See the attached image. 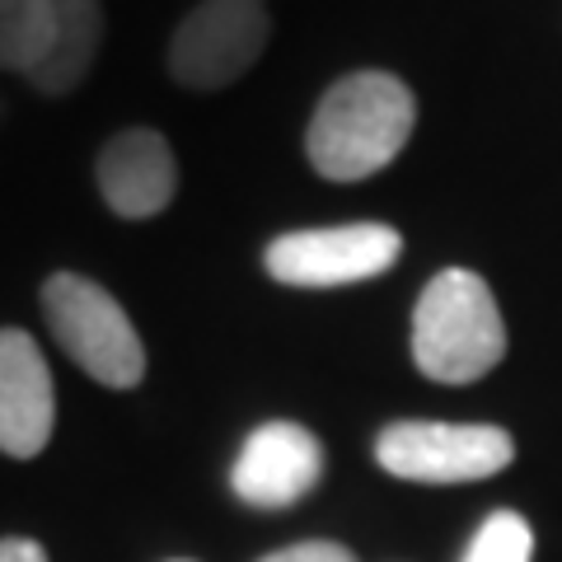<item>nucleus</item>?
<instances>
[{"mask_svg": "<svg viewBox=\"0 0 562 562\" xmlns=\"http://www.w3.org/2000/svg\"><path fill=\"white\" fill-rule=\"evenodd\" d=\"M417 127V99L390 70H357L342 76L319 99L305 132V155L314 173L333 183L371 179L398 160Z\"/></svg>", "mask_w": 562, "mask_h": 562, "instance_id": "obj_1", "label": "nucleus"}, {"mask_svg": "<svg viewBox=\"0 0 562 562\" xmlns=\"http://www.w3.org/2000/svg\"><path fill=\"white\" fill-rule=\"evenodd\" d=\"M506 357V324L492 286L469 268H446L413 310V361L436 384H473Z\"/></svg>", "mask_w": 562, "mask_h": 562, "instance_id": "obj_2", "label": "nucleus"}, {"mask_svg": "<svg viewBox=\"0 0 562 562\" xmlns=\"http://www.w3.org/2000/svg\"><path fill=\"white\" fill-rule=\"evenodd\" d=\"M43 314L52 338L90 380L109 390H132L146 375V342L109 286L80 272H52L43 281Z\"/></svg>", "mask_w": 562, "mask_h": 562, "instance_id": "obj_3", "label": "nucleus"}, {"mask_svg": "<svg viewBox=\"0 0 562 562\" xmlns=\"http://www.w3.org/2000/svg\"><path fill=\"white\" fill-rule=\"evenodd\" d=\"M375 460L403 483H479L516 460V441L483 422H390L375 436Z\"/></svg>", "mask_w": 562, "mask_h": 562, "instance_id": "obj_4", "label": "nucleus"}, {"mask_svg": "<svg viewBox=\"0 0 562 562\" xmlns=\"http://www.w3.org/2000/svg\"><path fill=\"white\" fill-rule=\"evenodd\" d=\"M403 254V235L394 225L357 221V225H324V231H291L277 235L262 254V268L281 286H351V281H371L390 272Z\"/></svg>", "mask_w": 562, "mask_h": 562, "instance_id": "obj_5", "label": "nucleus"}, {"mask_svg": "<svg viewBox=\"0 0 562 562\" xmlns=\"http://www.w3.org/2000/svg\"><path fill=\"white\" fill-rule=\"evenodd\" d=\"M268 5L262 0H202L169 43V76L188 90H225L268 47Z\"/></svg>", "mask_w": 562, "mask_h": 562, "instance_id": "obj_6", "label": "nucleus"}, {"mask_svg": "<svg viewBox=\"0 0 562 562\" xmlns=\"http://www.w3.org/2000/svg\"><path fill=\"white\" fill-rule=\"evenodd\" d=\"M324 479V446L301 422H262L235 454L231 487L244 506L286 512Z\"/></svg>", "mask_w": 562, "mask_h": 562, "instance_id": "obj_7", "label": "nucleus"}, {"mask_svg": "<svg viewBox=\"0 0 562 562\" xmlns=\"http://www.w3.org/2000/svg\"><path fill=\"white\" fill-rule=\"evenodd\" d=\"M57 427V390L38 342L24 328H0V450L10 460L43 454Z\"/></svg>", "mask_w": 562, "mask_h": 562, "instance_id": "obj_8", "label": "nucleus"}, {"mask_svg": "<svg viewBox=\"0 0 562 562\" xmlns=\"http://www.w3.org/2000/svg\"><path fill=\"white\" fill-rule=\"evenodd\" d=\"M99 192L109 211L127 221H150L179 192V160L155 127H127L99 150Z\"/></svg>", "mask_w": 562, "mask_h": 562, "instance_id": "obj_9", "label": "nucleus"}, {"mask_svg": "<svg viewBox=\"0 0 562 562\" xmlns=\"http://www.w3.org/2000/svg\"><path fill=\"white\" fill-rule=\"evenodd\" d=\"M103 5L99 0H52V33L38 66L29 70V85L38 94H70L90 76L103 47Z\"/></svg>", "mask_w": 562, "mask_h": 562, "instance_id": "obj_10", "label": "nucleus"}, {"mask_svg": "<svg viewBox=\"0 0 562 562\" xmlns=\"http://www.w3.org/2000/svg\"><path fill=\"white\" fill-rule=\"evenodd\" d=\"M52 33V0H0V70L29 76Z\"/></svg>", "mask_w": 562, "mask_h": 562, "instance_id": "obj_11", "label": "nucleus"}, {"mask_svg": "<svg viewBox=\"0 0 562 562\" xmlns=\"http://www.w3.org/2000/svg\"><path fill=\"white\" fill-rule=\"evenodd\" d=\"M460 562H535V530L516 512H492Z\"/></svg>", "mask_w": 562, "mask_h": 562, "instance_id": "obj_12", "label": "nucleus"}, {"mask_svg": "<svg viewBox=\"0 0 562 562\" xmlns=\"http://www.w3.org/2000/svg\"><path fill=\"white\" fill-rule=\"evenodd\" d=\"M258 562H357V553L342 549V543H328V539H305V543H291V549H277Z\"/></svg>", "mask_w": 562, "mask_h": 562, "instance_id": "obj_13", "label": "nucleus"}, {"mask_svg": "<svg viewBox=\"0 0 562 562\" xmlns=\"http://www.w3.org/2000/svg\"><path fill=\"white\" fill-rule=\"evenodd\" d=\"M0 562H47L38 539H0Z\"/></svg>", "mask_w": 562, "mask_h": 562, "instance_id": "obj_14", "label": "nucleus"}, {"mask_svg": "<svg viewBox=\"0 0 562 562\" xmlns=\"http://www.w3.org/2000/svg\"><path fill=\"white\" fill-rule=\"evenodd\" d=\"M179 562H183V558H179Z\"/></svg>", "mask_w": 562, "mask_h": 562, "instance_id": "obj_15", "label": "nucleus"}]
</instances>
